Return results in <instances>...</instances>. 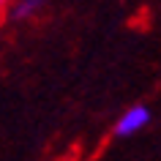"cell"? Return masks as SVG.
<instances>
[{
  "label": "cell",
  "instance_id": "1",
  "mask_svg": "<svg viewBox=\"0 0 161 161\" xmlns=\"http://www.w3.org/2000/svg\"><path fill=\"white\" fill-rule=\"evenodd\" d=\"M147 123H150V109L142 107V104H136V107H131V109H126L120 115V120L115 123V136H120V139L123 136H134Z\"/></svg>",
  "mask_w": 161,
  "mask_h": 161
},
{
  "label": "cell",
  "instance_id": "2",
  "mask_svg": "<svg viewBox=\"0 0 161 161\" xmlns=\"http://www.w3.org/2000/svg\"><path fill=\"white\" fill-rule=\"evenodd\" d=\"M44 3H47V0H19L17 6H14V11H11V14H14L17 19H22V17H30V14H36V11L41 8Z\"/></svg>",
  "mask_w": 161,
  "mask_h": 161
},
{
  "label": "cell",
  "instance_id": "3",
  "mask_svg": "<svg viewBox=\"0 0 161 161\" xmlns=\"http://www.w3.org/2000/svg\"><path fill=\"white\" fill-rule=\"evenodd\" d=\"M0 6H3V0H0Z\"/></svg>",
  "mask_w": 161,
  "mask_h": 161
}]
</instances>
